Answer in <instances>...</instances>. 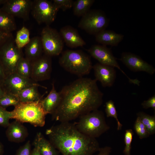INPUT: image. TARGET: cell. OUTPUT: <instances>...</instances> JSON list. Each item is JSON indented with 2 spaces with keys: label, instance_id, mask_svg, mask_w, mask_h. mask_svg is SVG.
<instances>
[{
  "label": "cell",
  "instance_id": "6da1fadb",
  "mask_svg": "<svg viewBox=\"0 0 155 155\" xmlns=\"http://www.w3.org/2000/svg\"><path fill=\"white\" fill-rule=\"evenodd\" d=\"M97 81L80 77L64 86L59 92L61 102L51 115L52 120L60 123L70 122L98 109L102 103L103 94Z\"/></svg>",
  "mask_w": 155,
  "mask_h": 155
},
{
  "label": "cell",
  "instance_id": "7a4b0ae2",
  "mask_svg": "<svg viewBox=\"0 0 155 155\" xmlns=\"http://www.w3.org/2000/svg\"><path fill=\"white\" fill-rule=\"evenodd\" d=\"M46 134L62 155H93L100 148L96 138L83 134L70 122L52 126L46 130Z\"/></svg>",
  "mask_w": 155,
  "mask_h": 155
},
{
  "label": "cell",
  "instance_id": "3957f363",
  "mask_svg": "<svg viewBox=\"0 0 155 155\" xmlns=\"http://www.w3.org/2000/svg\"><path fill=\"white\" fill-rule=\"evenodd\" d=\"M59 63L65 71L80 78L89 74L93 67L90 57L80 50L64 51L59 59Z\"/></svg>",
  "mask_w": 155,
  "mask_h": 155
},
{
  "label": "cell",
  "instance_id": "277c9868",
  "mask_svg": "<svg viewBox=\"0 0 155 155\" xmlns=\"http://www.w3.org/2000/svg\"><path fill=\"white\" fill-rule=\"evenodd\" d=\"M41 100L34 102H20L11 111V119L22 123H29L35 127H43L47 114L42 105Z\"/></svg>",
  "mask_w": 155,
  "mask_h": 155
},
{
  "label": "cell",
  "instance_id": "5b68a950",
  "mask_svg": "<svg viewBox=\"0 0 155 155\" xmlns=\"http://www.w3.org/2000/svg\"><path fill=\"white\" fill-rule=\"evenodd\" d=\"M78 122L74 123L78 130L83 134L96 138L109 129L104 113L98 109L82 115Z\"/></svg>",
  "mask_w": 155,
  "mask_h": 155
},
{
  "label": "cell",
  "instance_id": "8992f818",
  "mask_svg": "<svg viewBox=\"0 0 155 155\" xmlns=\"http://www.w3.org/2000/svg\"><path fill=\"white\" fill-rule=\"evenodd\" d=\"M24 57L22 49L16 46L12 35L0 47V60L6 76L16 73L18 62Z\"/></svg>",
  "mask_w": 155,
  "mask_h": 155
},
{
  "label": "cell",
  "instance_id": "52a82bcc",
  "mask_svg": "<svg viewBox=\"0 0 155 155\" xmlns=\"http://www.w3.org/2000/svg\"><path fill=\"white\" fill-rule=\"evenodd\" d=\"M109 22V19L103 11L90 9L82 17L78 26L88 34L95 35L105 30Z\"/></svg>",
  "mask_w": 155,
  "mask_h": 155
},
{
  "label": "cell",
  "instance_id": "ba28073f",
  "mask_svg": "<svg viewBox=\"0 0 155 155\" xmlns=\"http://www.w3.org/2000/svg\"><path fill=\"white\" fill-rule=\"evenodd\" d=\"M40 37L44 54L52 57L61 53L64 41L56 29L46 26L42 30Z\"/></svg>",
  "mask_w": 155,
  "mask_h": 155
},
{
  "label": "cell",
  "instance_id": "9c48e42d",
  "mask_svg": "<svg viewBox=\"0 0 155 155\" xmlns=\"http://www.w3.org/2000/svg\"><path fill=\"white\" fill-rule=\"evenodd\" d=\"M58 10L52 1L34 0L32 1L31 13L38 23L49 26L55 20Z\"/></svg>",
  "mask_w": 155,
  "mask_h": 155
},
{
  "label": "cell",
  "instance_id": "30bf717a",
  "mask_svg": "<svg viewBox=\"0 0 155 155\" xmlns=\"http://www.w3.org/2000/svg\"><path fill=\"white\" fill-rule=\"evenodd\" d=\"M89 54L97 60L99 63L106 65L116 67L127 78L129 82L139 86L140 82L138 80L130 78L121 69L116 58L114 56L111 49L104 45H94L87 50Z\"/></svg>",
  "mask_w": 155,
  "mask_h": 155
},
{
  "label": "cell",
  "instance_id": "8fae6325",
  "mask_svg": "<svg viewBox=\"0 0 155 155\" xmlns=\"http://www.w3.org/2000/svg\"><path fill=\"white\" fill-rule=\"evenodd\" d=\"M0 85L6 93L15 95L22 90L33 86H37L46 88L30 78L23 77L16 73L6 76Z\"/></svg>",
  "mask_w": 155,
  "mask_h": 155
},
{
  "label": "cell",
  "instance_id": "7c38bea8",
  "mask_svg": "<svg viewBox=\"0 0 155 155\" xmlns=\"http://www.w3.org/2000/svg\"><path fill=\"white\" fill-rule=\"evenodd\" d=\"M32 63L31 79L36 82L50 78L52 70V57L44 54Z\"/></svg>",
  "mask_w": 155,
  "mask_h": 155
},
{
  "label": "cell",
  "instance_id": "4fadbf2b",
  "mask_svg": "<svg viewBox=\"0 0 155 155\" xmlns=\"http://www.w3.org/2000/svg\"><path fill=\"white\" fill-rule=\"evenodd\" d=\"M32 3L31 0H7L0 9L26 21L29 20Z\"/></svg>",
  "mask_w": 155,
  "mask_h": 155
},
{
  "label": "cell",
  "instance_id": "5bb4252c",
  "mask_svg": "<svg viewBox=\"0 0 155 155\" xmlns=\"http://www.w3.org/2000/svg\"><path fill=\"white\" fill-rule=\"evenodd\" d=\"M120 60L130 70L134 72L144 71L152 75L155 69L139 56L130 52H123Z\"/></svg>",
  "mask_w": 155,
  "mask_h": 155
},
{
  "label": "cell",
  "instance_id": "9a60e30c",
  "mask_svg": "<svg viewBox=\"0 0 155 155\" xmlns=\"http://www.w3.org/2000/svg\"><path fill=\"white\" fill-rule=\"evenodd\" d=\"M95 79L104 87H110L114 84L116 77L115 68L99 63L93 66Z\"/></svg>",
  "mask_w": 155,
  "mask_h": 155
},
{
  "label": "cell",
  "instance_id": "2e32d148",
  "mask_svg": "<svg viewBox=\"0 0 155 155\" xmlns=\"http://www.w3.org/2000/svg\"><path fill=\"white\" fill-rule=\"evenodd\" d=\"M59 33L66 45L71 48L83 46L86 43L80 35L78 30L69 25L62 27Z\"/></svg>",
  "mask_w": 155,
  "mask_h": 155
},
{
  "label": "cell",
  "instance_id": "e0dca14e",
  "mask_svg": "<svg viewBox=\"0 0 155 155\" xmlns=\"http://www.w3.org/2000/svg\"><path fill=\"white\" fill-rule=\"evenodd\" d=\"M5 134L9 141L17 143L24 141L28 135L27 128L22 123L16 120L10 123Z\"/></svg>",
  "mask_w": 155,
  "mask_h": 155
},
{
  "label": "cell",
  "instance_id": "ac0fdd59",
  "mask_svg": "<svg viewBox=\"0 0 155 155\" xmlns=\"http://www.w3.org/2000/svg\"><path fill=\"white\" fill-rule=\"evenodd\" d=\"M52 86L51 89L48 95L41 100L42 105L46 114L52 115L59 106L61 100L60 92L57 91L54 83Z\"/></svg>",
  "mask_w": 155,
  "mask_h": 155
},
{
  "label": "cell",
  "instance_id": "d6986e66",
  "mask_svg": "<svg viewBox=\"0 0 155 155\" xmlns=\"http://www.w3.org/2000/svg\"><path fill=\"white\" fill-rule=\"evenodd\" d=\"M95 36L96 41L102 45L116 46L122 40L124 36L113 31L105 29L98 33Z\"/></svg>",
  "mask_w": 155,
  "mask_h": 155
},
{
  "label": "cell",
  "instance_id": "ffe728a7",
  "mask_svg": "<svg viewBox=\"0 0 155 155\" xmlns=\"http://www.w3.org/2000/svg\"><path fill=\"white\" fill-rule=\"evenodd\" d=\"M43 51L40 37L35 36L30 39L25 47V57L31 62L43 54Z\"/></svg>",
  "mask_w": 155,
  "mask_h": 155
},
{
  "label": "cell",
  "instance_id": "44dd1931",
  "mask_svg": "<svg viewBox=\"0 0 155 155\" xmlns=\"http://www.w3.org/2000/svg\"><path fill=\"white\" fill-rule=\"evenodd\" d=\"M33 143L38 145L41 155H59V151L40 132L37 133Z\"/></svg>",
  "mask_w": 155,
  "mask_h": 155
},
{
  "label": "cell",
  "instance_id": "7402d4cb",
  "mask_svg": "<svg viewBox=\"0 0 155 155\" xmlns=\"http://www.w3.org/2000/svg\"><path fill=\"white\" fill-rule=\"evenodd\" d=\"M38 86H33L25 88L19 92L16 95L20 102H34L42 99L38 89Z\"/></svg>",
  "mask_w": 155,
  "mask_h": 155
},
{
  "label": "cell",
  "instance_id": "603a6c76",
  "mask_svg": "<svg viewBox=\"0 0 155 155\" xmlns=\"http://www.w3.org/2000/svg\"><path fill=\"white\" fill-rule=\"evenodd\" d=\"M16 29L14 18L0 9V29L8 33H12Z\"/></svg>",
  "mask_w": 155,
  "mask_h": 155
},
{
  "label": "cell",
  "instance_id": "cb8c5ba5",
  "mask_svg": "<svg viewBox=\"0 0 155 155\" xmlns=\"http://www.w3.org/2000/svg\"><path fill=\"white\" fill-rule=\"evenodd\" d=\"M94 2V0H77L73 1L72 7L74 14L82 17L90 10Z\"/></svg>",
  "mask_w": 155,
  "mask_h": 155
},
{
  "label": "cell",
  "instance_id": "d4e9b609",
  "mask_svg": "<svg viewBox=\"0 0 155 155\" xmlns=\"http://www.w3.org/2000/svg\"><path fill=\"white\" fill-rule=\"evenodd\" d=\"M32 69V62L24 57L18 62L16 73L23 77L30 78Z\"/></svg>",
  "mask_w": 155,
  "mask_h": 155
},
{
  "label": "cell",
  "instance_id": "484cf974",
  "mask_svg": "<svg viewBox=\"0 0 155 155\" xmlns=\"http://www.w3.org/2000/svg\"><path fill=\"white\" fill-rule=\"evenodd\" d=\"M30 34L29 29L25 26L17 32L14 41L18 47L22 49L29 42L30 40Z\"/></svg>",
  "mask_w": 155,
  "mask_h": 155
},
{
  "label": "cell",
  "instance_id": "4316f807",
  "mask_svg": "<svg viewBox=\"0 0 155 155\" xmlns=\"http://www.w3.org/2000/svg\"><path fill=\"white\" fill-rule=\"evenodd\" d=\"M141 121L144 125L150 135L155 133V116H151L140 112L137 114Z\"/></svg>",
  "mask_w": 155,
  "mask_h": 155
},
{
  "label": "cell",
  "instance_id": "83f0119b",
  "mask_svg": "<svg viewBox=\"0 0 155 155\" xmlns=\"http://www.w3.org/2000/svg\"><path fill=\"white\" fill-rule=\"evenodd\" d=\"M20 102L16 95L10 93H6L0 97V106L4 108L11 106H15Z\"/></svg>",
  "mask_w": 155,
  "mask_h": 155
},
{
  "label": "cell",
  "instance_id": "f1b7e54d",
  "mask_svg": "<svg viewBox=\"0 0 155 155\" xmlns=\"http://www.w3.org/2000/svg\"><path fill=\"white\" fill-rule=\"evenodd\" d=\"M105 111L107 117H113L116 119L117 123V130L121 129L123 125L118 118L117 112L113 101L110 100L106 103Z\"/></svg>",
  "mask_w": 155,
  "mask_h": 155
},
{
  "label": "cell",
  "instance_id": "f546056e",
  "mask_svg": "<svg viewBox=\"0 0 155 155\" xmlns=\"http://www.w3.org/2000/svg\"><path fill=\"white\" fill-rule=\"evenodd\" d=\"M134 129L140 139L147 138L150 136L145 126L138 117H137L135 121Z\"/></svg>",
  "mask_w": 155,
  "mask_h": 155
},
{
  "label": "cell",
  "instance_id": "4dcf8cb0",
  "mask_svg": "<svg viewBox=\"0 0 155 155\" xmlns=\"http://www.w3.org/2000/svg\"><path fill=\"white\" fill-rule=\"evenodd\" d=\"M134 133L131 129L126 130L124 134L125 147L123 152L125 155H130L131 149V144Z\"/></svg>",
  "mask_w": 155,
  "mask_h": 155
},
{
  "label": "cell",
  "instance_id": "1f68e13d",
  "mask_svg": "<svg viewBox=\"0 0 155 155\" xmlns=\"http://www.w3.org/2000/svg\"><path fill=\"white\" fill-rule=\"evenodd\" d=\"M11 111L0 106V126L7 127L10 124L9 120L11 119Z\"/></svg>",
  "mask_w": 155,
  "mask_h": 155
},
{
  "label": "cell",
  "instance_id": "d6a6232c",
  "mask_svg": "<svg viewBox=\"0 0 155 155\" xmlns=\"http://www.w3.org/2000/svg\"><path fill=\"white\" fill-rule=\"evenodd\" d=\"M54 6L59 9L64 11L72 7L73 1L72 0H53Z\"/></svg>",
  "mask_w": 155,
  "mask_h": 155
},
{
  "label": "cell",
  "instance_id": "836d02e7",
  "mask_svg": "<svg viewBox=\"0 0 155 155\" xmlns=\"http://www.w3.org/2000/svg\"><path fill=\"white\" fill-rule=\"evenodd\" d=\"M31 151V144L30 141L28 140L18 149L15 155H30Z\"/></svg>",
  "mask_w": 155,
  "mask_h": 155
},
{
  "label": "cell",
  "instance_id": "e575fe53",
  "mask_svg": "<svg viewBox=\"0 0 155 155\" xmlns=\"http://www.w3.org/2000/svg\"><path fill=\"white\" fill-rule=\"evenodd\" d=\"M141 105L144 108L147 109L152 108L155 110V95L150 98L148 100L144 101L141 104Z\"/></svg>",
  "mask_w": 155,
  "mask_h": 155
},
{
  "label": "cell",
  "instance_id": "d590c367",
  "mask_svg": "<svg viewBox=\"0 0 155 155\" xmlns=\"http://www.w3.org/2000/svg\"><path fill=\"white\" fill-rule=\"evenodd\" d=\"M12 35V33H8L0 29V47Z\"/></svg>",
  "mask_w": 155,
  "mask_h": 155
},
{
  "label": "cell",
  "instance_id": "8d00e7d4",
  "mask_svg": "<svg viewBox=\"0 0 155 155\" xmlns=\"http://www.w3.org/2000/svg\"><path fill=\"white\" fill-rule=\"evenodd\" d=\"M111 151V147L106 146L100 148L98 153L96 155H109Z\"/></svg>",
  "mask_w": 155,
  "mask_h": 155
},
{
  "label": "cell",
  "instance_id": "74e56055",
  "mask_svg": "<svg viewBox=\"0 0 155 155\" xmlns=\"http://www.w3.org/2000/svg\"><path fill=\"white\" fill-rule=\"evenodd\" d=\"M6 77L5 70L0 60V84L3 81Z\"/></svg>",
  "mask_w": 155,
  "mask_h": 155
},
{
  "label": "cell",
  "instance_id": "f35d334b",
  "mask_svg": "<svg viewBox=\"0 0 155 155\" xmlns=\"http://www.w3.org/2000/svg\"><path fill=\"white\" fill-rule=\"evenodd\" d=\"M33 144L34 147L33 150H31L30 155H41L38 145L34 143H33Z\"/></svg>",
  "mask_w": 155,
  "mask_h": 155
},
{
  "label": "cell",
  "instance_id": "ab89813d",
  "mask_svg": "<svg viewBox=\"0 0 155 155\" xmlns=\"http://www.w3.org/2000/svg\"><path fill=\"white\" fill-rule=\"evenodd\" d=\"M6 93L3 88L0 84V97L5 95Z\"/></svg>",
  "mask_w": 155,
  "mask_h": 155
},
{
  "label": "cell",
  "instance_id": "60d3db41",
  "mask_svg": "<svg viewBox=\"0 0 155 155\" xmlns=\"http://www.w3.org/2000/svg\"><path fill=\"white\" fill-rule=\"evenodd\" d=\"M4 152L3 146L2 143L0 142V155H2Z\"/></svg>",
  "mask_w": 155,
  "mask_h": 155
},
{
  "label": "cell",
  "instance_id": "b9f144b4",
  "mask_svg": "<svg viewBox=\"0 0 155 155\" xmlns=\"http://www.w3.org/2000/svg\"><path fill=\"white\" fill-rule=\"evenodd\" d=\"M7 0H0V5H3L7 1Z\"/></svg>",
  "mask_w": 155,
  "mask_h": 155
}]
</instances>
